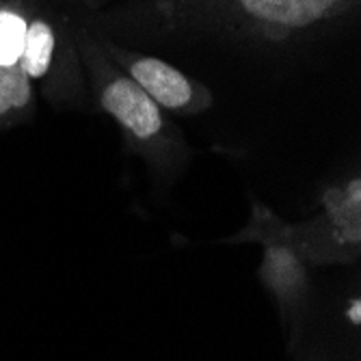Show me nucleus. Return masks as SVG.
Masks as SVG:
<instances>
[{"instance_id":"2","label":"nucleus","mask_w":361,"mask_h":361,"mask_svg":"<svg viewBox=\"0 0 361 361\" xmlns=\"http://www.w3.org/2000/svg\"><path fill=\"white\" fill-rule=\"evenodd\" d=\"M76 48L93 100L119 126L128 152L137 154L162 180L178 176L190 160V147L178 126L109 61L89 24L76 26Z\"/></svg>"},{"instance_id":"7","label":"nucleus","mask_w":361,"mask_h":361,"mask_svg":"<svg viewBox=\"0 0 361 361\" xmlns=\"http://www.w3.org/2000/svg\"><path fill=\"white\" fill-rule=\"evenodd\" d=\"M346 316H348V320H350L355 326H359V322H361V301H359V297H355V299L350 301V305H348V310H346Z\"/></svg>"},{"instance_id":"4","label":"nucleus","mask_w":361,"mask_h":361,"mask_svg":"<svg viewBox=\"0 0 361 361\" xmlns=\"http://www.w3.org/2000/svg\"><path fill=\"white\" fill-rule=\"evenodd\" d=\"M229 243H262L264 259L259 267V277L273 292L288 324L299 329V322L310 294L307 259L288 238V221L275 214L269 206L253 202L249 225Z\"/></svg>"},{"instance_id":"3","label":"nucleus","mask_w":361,"mask_h":361,"mask_svg":"<svg viewBox=\"0 0 361 361\" xmlns=\"http://www.w3.org/2000/svg\"><path fill=\"white\" fill-rule=\"evenodd\" d=\"M72 0H37L32 7L22 68L50 102L80 106L87 100V80L76 48V26Z\"/></svg>"},{"instance_id":"5","label":"nucleus","mask_w":361,"mask_h":361,"mask_svg":"<svg viewBox=\"0 0 361 361\" xmlns=\"http://www.w3.org/2000/svg\"><path fill=\"white\" fill-rule=\"evenodd\" d=\"M95 35L109 61L135 85H139L165 113L178 117H192L212 109L214 95L204 82L190 78L188 74L178 70L176 65H169L158 56L123 48L115 39L97 30Z\"/></svg>"},{"instance_id":"6","label":"nucleus","mask_w":361,"mask_h":361,"mask_svg":"<svg viewBox=\"0 0 361 361\" xmlns=\"http://www.w3.org/2000/svg\"><path fill=\"white\" fill-rule=\"evenodd\" d=\"M320 214L299 223L305 259L312 264L348 262L361 247V178L326 186L320 195Z\"/></svg>"},{"instance_id":"1","label":"nucleus","mask_w":361,"mask_h":361,"mask_svg":"<svg viewBox=\"0 0 361 361\" xmlns=\"http://www.w3.org/2000/svg\"><path fill=\"white\" fill-rule=\"evenodd\" d=\"M361 0H143L111 16L117 26L171 37H214L253 46L314 39L359 11Z\"/></svg>"},{"instance_id":"8","label":"nucleus","mask_w":361,"mask_h":361,"mask_svg":"<svg viewBox=\"0 0 361 361\" xmlns=\"http://www.w3.org/2000/svg\"><path fill=\"white\" fill-rule=\"evenodd\" d=\"M82 11H100L106 0H74Z\"/></svg>"}]
</instances>
